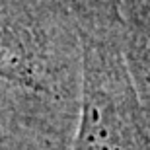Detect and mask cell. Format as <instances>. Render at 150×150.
<instances>
[{
	"mask_svg": "<svg viewBox=\"0 0 150 150\" xmlns=\"http://www.w3.org/2000/svg\"><path fill=\"white\" fill-rule=\"evenodd\" d=\"M146 123H148V129H150V117H148V119H146Z\"/></svg>",
	"mask_w": 150,
	"mask_h": 150,
	"instance_id": "obj_4",
	"label": "cell"
},
{
	"mask_svg": "<svg viewBox=\"0 0 150 150\" xmlns=\"http://www.w3.org/2000/svg\"><path fill=\"white\" fill-rule=\"evenodd\" d=\"M129 61L144 117H150V0H131L129 6Z\"/></svg>",
	"mask_w": 150,
	"mask_h": 150,
	"instance_id": "obj_2",
	"label": "cell"
},
{
	"mask_svg": "<svg viewBox=\"0 0 150 150\" xmlns=\"http://www.w3.org/2000/svg\"><path fill=\"white\" fill-rule=\"evenodd\" d=\"M72 146L0 119V150H70Z\"/></svg>",
	"mask_w": 150,
	"mask_h": 150,
	"instance_id": "obj_3",
	"label": "cell"
},
{
	"mask_svg": "<svg viewBox=\"0 0 150 150\" xmlns=\"http://www.w3.org/2000/svg\"><path fill=\"white\" fill-rule=\"evenodd\" d=\"M70 150H150L139 92L111 41L86 45Z\"/></svg>",
	"mask_w": 150,
	"mask_h": 150,
	"instance_id": "obj_1",
	"label": "cell"
}]
</instances>
